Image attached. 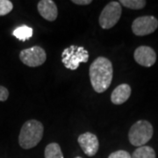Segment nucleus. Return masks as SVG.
I'll return each mask as SVG.
<instances>
[{
	"label": "nucleus",
	"instance_id": "f257e3e1",
	"mask_svg": "<svg viewBox=\"0 0 158 158\" xmlns=\"http://www.w3.org/2000/svg\"><path fill=\"white\" fill-rule=\"evenodd\" d=\"M90 79L93 90L102 93L107 90L112 84L113 76V64L106 57H98L90 66Z\"/></svg>",
	"mask_w": 158,
	"mask_h": 158
},
{
	"label": "nucleus",
	"instance_id": "f03ea898",
	"mask_svg": "<svg viewBox=\"0 0 158 158\" xmlns=\"http://www.w3.org/2000/svg\"><path fill=\"white\" fill-rule=\"evenodd\" d=\"M44 134V127L36 119H30L25 122L21 127L19 143L24 149H30L39 144Z\"/></svg>",
	"mask_w": 158,
	"mask_h": 158
},
{
	"label": "nucleus",
	"instance_id": "7ed1b4c3",
	"mask_svg": "<svg viewBox=\"0 0 158 158\" xmlns=\"http://www.w3.org/2000/svg\"><path fill=\"white\" fill-rule=\"evenodd\" d=\"M153 127L147 120H139L131 127L128 133L130 143L136 147L145 146L152 138Z\"/></svg>",
	"mask_w": 158,
	"mask_h": 158
},
{
	"label": "nucleus",
	"instance_id": "20e7f679",
	"mask_svg": "<svg viewBox=\"0 0 158 158\" xmlns=\"http://www.w3.org/2000/svg\"><path fill=\"white\" fill-rule=\"evenodd\" d=\"M89 60V53L84 47L71 45L66 48L62 53V62L65 68L70 70L77 69L82 62Z\"/></svg>",
	"mask_w": 158,
	"mask_h": 158
},
{
	"label": "nucleus",
	"instance_id": "39448f33",
	"mask_svg": "<svg viewBox=\"0 0 158 158\" xmlns=\"http://www.w3.org/2000/svg\"><path fill=\"white\" fill-rule=\"evenodd\" d=\"M122 9L119 2L112 1L102 10L99 16V25L103 29L113 27L121 17Z\"/></svg>",
	"mask_w": 158,
	"mask_h": 158
},
{
	"label": "nucleus",
	"instance_id": "423d86ee",
	"mask_svg": "<svg viewBox=\"0 0 158 158\" xmlns=\"http://www.w3.org/2000/svg\"><path fill=\"white\" fill-rule=\"evenodd\" d=\"M20 61L28 67H39L46 62V51L40 46H34L32 48L23 49L19 54Z\"/></svg>",
	"mask_w": 158,
	"mask_h": 158
},
{
	"label": "nucleus",
	"instance_id": "0eeeda50",
	"mask_svg": "<svg viewBox=\"0 0 158 158\" xmlns=\"http://www.w3.org/2000/svg\"><path fill=\"white\" fill-rule=\"evenodd\" d=\"M158 27V20L154 16H141L132 24V31L137 36H145L154 33Z\"/></svg>",
	"mask_w": 158,
	"mask_h": 158
},
{
	"label": "nucleus",
	"instance_id": "6e6552de",
	"mask_svg": "<svg viewBox=\"0 0 158 158\" xmlns=\"http://www.w3.org/2000/svg\"><path fill=\"white\" fill-rule=\"evenodd\" d=\"M77 141L84 153L88 156H95L98 150L99 142L98 137L92 133L86 132L82 134L81 135H79Z\"/></svg>",
	"mask_w": 158,
	"mask_h": 158
},
{
	"label": "nucleus",
	"instance_id": "1a4fd4ad",
	"mask_svg": "<svg viewBox=\"0 0 158 158\" xmlns=\"http://www.w3.org/2000/svg\"><path fill=\"white\" fill-rule=\"evenodd\" d=\"M134 57L135 62L143 67H151L156 61V54L152 48L141 46L135 51Z\"/></svg>",
	"mask_w": 158,
	"mask_h": 158
},
{
	"label": "nucleus",
	"instance_id": "9d476101",
	"mask_svg": "<svg viewBox=\"0 0 158 158\" xmlns=\"http://www.w3.org/2000/svg\"><path fill=\"white\" fill-rule=\"evenodd\" d=\"M40 16L48 21H55L58 16L56 5L52 0H41L37 5Z\"/></svg>",
	"mask_w": 158,
	"mask_h": 158
},
{
	"label": "nucleus",
	"instance_id": "9b49d317",
	"mask_svg": "<svg viewBox=\"0 0 158 158\" xmlns=\"http://www.w3.org/2000/svg\"><path fill=\"white\" fill-rule=\"evenodd\" d=\"M131 87L127 84H121L113 90L111 94V101L114 105H121L129 98Z\"/></svg>",
	"mask_w": 158,
	"mask_h": 158
},
{
	"label": "nucleus",
	"instance_id": "f8f14e48",
	"mask_svg": "<svg viewBox=\"0 0 158 158\" xmlns=\"http://www.w3.org/2000/svg\"><path fill=\"white\" fill-rule=\"evenodd\" d=\"M33 34H34L33 28L28 26H26V25L18 27L17 28L12 32V35L21 41L28 40L30 38H32Z\"/></svg>",
	"mask_w": 158,
	"mask_h": 158
},
{
	"label": "nucleus",
	"instance_id": "ddd939ff",
	"mask_svg": "<svg viewBox=\"0 0 158 158\" xmlns=\"http://www.w3.org/2000/svg\"><path fill=\"white\" fill-rule=\"evenodd\" d=\"M132 158H156V156L151 147L141 146L134 151Z\"/></svg>",
	"mask_w": 158,
	"mask_h": 158
},
{
	"label": "nucleus",
	"instance_id": "4468645a",
	"mask_svg": "<svg viewBox=\"0 0 158 158\" xmlns=\"http://www.w3.org/2000/svg\"><path fill=\"white\" fill-rule=\"evenodd\" d=\"M45 158H64L59 144L53 142L48 144L45 148Z\"/></svg>",
	"mask_w": 158,
	"mask_h": 158
},
{
	"label": "nucleus",
	"instance_id": "2eb2a0df",
	"mask_svg": "<svg viewBox=\"0 0 158 158\" xmlns=\"http://www.w3.org/2000/svg\"><path fill=\"white\" fill-rule=\"evenodd\" d=\"M119 4H122L125 7L132 10H140L146 6V1L144 0H121Z\"/></svg>",
	"mask_w": 158,
	"mask_h": 158
},
{
	"label": "nucleus",
	"instance_id": "dca6fc26",
	"mask_svg": "<svg viewBox=\"0 0 158 158\" xmlns=\"http://www.w3.org/2000/svg\"><path fill=\"white\" fill-rule=\"evenodd\" d=\"M13 9V5L9 0H0V16L10 13Z\"/></svg>",
	"mask_w": 158,
	"mask_h": 158
},
{
	"label": "nucleus",
	"instance_id": "f3484780",
	"mask_svg": "<svg viewBox=\"0 0 158 158\" xmlns=\"http://www.w3.org/2000/svg\"><path fill=\"white\" fill-rule=\"evenodd\" d=\"M108 158H132V156H130V154L127 151L125 150H118L113 152Z\"/></svg>",
	"mask_w": 158,
	"mask_h": 158
},
{
	"label": "nucleus",
	"instance_id": "a211bd4d",
	"mask_svg": "<svg viewBox=\"0 0 158 158\" xmlns=\"http://www.w3.org/2000/svg\"><path fill=\"white\" fill-rule=\"evenodd\" d=\"M8 97H9V91H8V90L6 89V87L0 85V101H6V100H7Z\"/></svg>",
	"mask_w": 158,
	"mask_h": 158
},
{
	"label": "nucleus",
	"instance_id": "6ab92c4d",
	"mask_svg": "<svg viewBox=\"0 0 158 158\" xmlns=\"http://www.w3.org/2000/svg\"><path fill=\"white\" fill-rule=\"evenodd\" d=\"M91 2H92L91 0H73L72 1V3L80 5V6H87V5H90Z\"/></svg>",
	"mask_w": 158,
	"mask_h": 158
},
{
	"label": "nucleus",
	"instance_id": "aec40b11",
	"mask_svg": "<svg viewBox=\"0 0 158 158\" xmlns=\"http://www.w3.org/2000/svg\"><path fill=\"white\" fill-rule=\"evenodd\" d=\"M75 158H82V157H80V156H77V157H75Z\"/></svg>",
	"mask_w": 158,
	"mask_h": 158
}]
</instances>
